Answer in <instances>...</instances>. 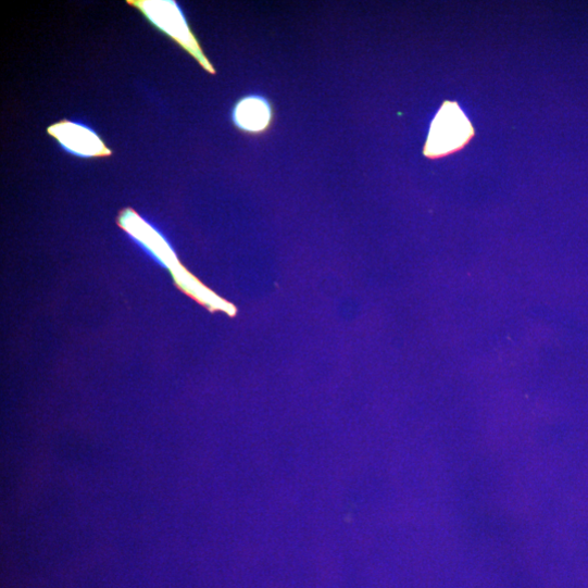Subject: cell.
I'll list each match as a JSON object with an SVG mask.
<instances>
[{"instance_id":"obj_1","label":"cell","mask_w":588,"mask_h":588,"mask_svg":"<svg viewBox=\"0 0 588 588\" xmlns=\"http://www.w3.org/2000/svg\"><path fill=\"white\" fill-rule=\"evenodd\" d=\"M127 4L139 10L152 26L189 53L204 71L216 75L215 68L203 53L176 2L173 0H128Z\"/></svg>"},{"instance_id":"obj_2","label":"cell","mask_w":588,"mask_h":588,"mask_svg":"<svg viewBox=\"0 0 588 588\" xmlns=\"http://www.w3.org/2000/svg\"><path fill=\"white\" fill-rule=\"evenodd\" d=\"M48 134L77 157L109 158L113 154L92 129L67 120L50 126Z\"/></svg>"},{"instance_id":"obj_3","label":"cell","mask_w":588,"mask_h":588,"mask_svg":"<svg viewBox=\"0 0 588 588\" xmlns=\"http://www.w3.org/2000/svg\"><path fill=\"white\" fill-rule=\"evenodd\" d=\"M234 121L238 128L248 133L266 130L272 121L270 103L258 97L246 98L235 108Z\"/></svg>"}]
</instances>
